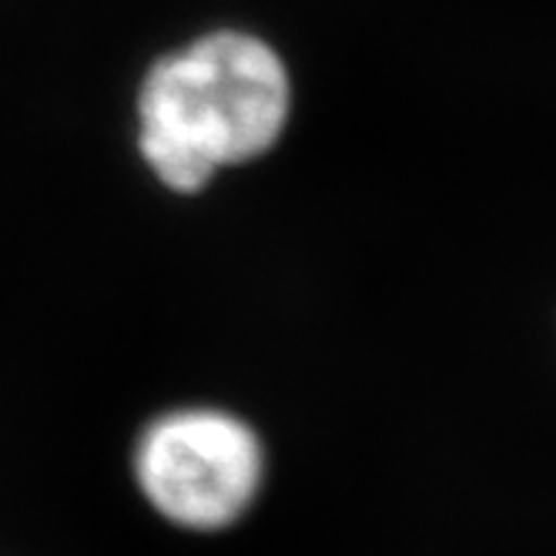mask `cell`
<instances>
[{
	"mask_svg": "<svg viewBox=\"0 0 556 556\" xmlns=\"http://www.w3.org/2000/svg\"><path fill=\"white\" fill-rule=\"evenodd\" d=\"M292 77L268 41L208 30L157 58L138 88V151L175 194L268 154L289 128Z\"/></svg>",
	"mask_w": 556,
	"mask_h": 556,
	"instance_id": "6da1fadb",
	"label": "cell"
},
{
	"mask_svg": "<svg viewBox=\"0 0 556 556\" xmlns=\"http://www.w3.org/2000/svg\"><path fill=\"white\" fill-rule=\"evenodd\" d=\"M135 480L168 523L194 533L235 527L265 480L258 432L222 409H175L157 416L135 446Z\"/></svg>",
	"mask_w": 556,
	"mask_h": 556,
	"instance_id": "7a4b0ae2",
	"label": "cell"
}]
</instances>
